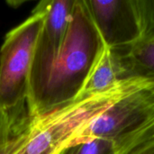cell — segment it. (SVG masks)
Returning a JSON list of instances; mask_svg holds the SVG:
<instances>
[{"mask_svg": "<svg viewBox=\"0 0 154 154\" xmlns=\"http://www.w3.org/2000/svg\"><path fill=\"white\" fill-rule=\"evenodd\" d=\"M154 86V79L133 77L110 89L43 114L30 115L0 141V154H55L73 134L123 97Z\"/></svg>", "mask_w": 154, "mask_h": 154, "instance_id": "1", "label": "cell"}, {"mask_svg": "<svg viewBox=\"0 0 154 154\" xmlns=\"http://www.w3.org/2000/svg\"><path fill=\"white\" fill-rule=\"evenodd\" d=\"M104 42L86 0H75L62 49L33 116L76 100Z\"/></svg>", "mask_w": 154, "mask_h": 154, "instance_id": "2", "label": "cell"}, {"mask_svg": "<svg viewBox=\"0 0 154 154\" xmlns=\"http://www.w3.org/2000/svg\"><path fill=\"white\" fill-rule=\"evenodd\" d=\"M42 16L37 13L13 28L0 51V141L29 116L30 73Z\"/></svg>", "mask_w": 154, "mask_h": 154, "instance_id": "3", "label": "cell"}, {"mask_svg": "<svg viewBox=\"0 0 154 154\" xmlns=\"http://www.w3.org/2000/svg\"><path fill=\"white\" fill-rule=\"evenodd\" d=\"M75 0H42L32 10L42 16L30 73L29 115L33 116L47 88L66 37Z\"/></svg>", "mask_w": 154, "mask_h": 154, "instance_id": "4", "label": "cell"}, {"mask_svg": "<svg viewBox=\"0 0 154 154\" xmlns=\"http://www.w3.org/2000/svg\"><path fill=\"white\" fill-rule=\"evenodd\" d=\"M152 125L154 86L134 92L115 103L78 130L63 148L97 138L124 139Z\"/></svg>", "mask_w": 154, "mask_h": 154, "instance_id": "5", "label": "cell"}, {"mask_svg": "<svg viewBox=\"0 0 154 154\" xmlns=\"http://www.w3.org/2000/svg\"><path fill=\"white\" fill-rule=\"evenodd\" d=\"M86 3L106 46L128 47L143 38L134 0H86Z\"/></svg>", "mask_w": 154, "mask_h": 154, "instance_id": "6", "label": "cell"}, {"mask_svg": "<svg viewBox=\"0 0 154 154\" xmlns=\"http://www.w3.org/2000/svg\"><path fill=\"white\" fill-rule=\"evenodd\" d=\"M120 79L145 77L154 79V37L142 38L136 43L112 49Z\"/></svg>", "mask_w": 154, "mask_h": 154, "instance_id": "7", "label": "cell"}, {"mask_svg": "<svg viewBox=\"0 0 154 154\" xmlns=\"http://www.w3.org/2000/svg\"><path fill=\"white\" fill-rule=\"evenodd\" d=\"M120 80L122 79H120L119 69L112 49L104 44L79 97H88L105 92L116 86Z\"/></svg>", "mask_w": 154, "mask_h": 154, "instance_id": "8", "label": "cell"}, {"mask_svg": "<svg viewBox=\"0 0 154 154\" xmlns=\"http://www.w3.org/2000/svg\"><path fill=\"white\" fill-rule=\"evenodd\" d=\"M154 131V125L120 140L97 138L65 147L55 154H124L149 136Z\"/></svg>", "mask_w": 154, "mask_h": 154, "instance_id": "9", "label": "cell"}, {"mask_svg": "<svg viewBox=\"0 0 154 154\" xmlns=\"http://www.w3.org/2000/svg\"><path fill=\"white\" fill-rule=\"evenodd\" d=\"M143 38L154 37V0H134Z\"/></svg>", "mask_w": 154, "mask_h": 154, "instance_id": "10", "label": "cell"}, {"mask_svg": "<svg viewBox=\"0 0 154 154\" xmlns=\"http://www.w3.org/2000/svg\"><path fill=\"white\" fill-rule=\"evenodd\" d=\"M124 154H154V131Z\"/></svg>", "mask_w": 154, "mask_h": 154, "instance_id": "11", "label": "cell"}]
</instances>
